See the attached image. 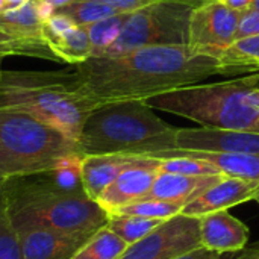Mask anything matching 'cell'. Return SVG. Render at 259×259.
Instances as JSON below:
<instances>
[{
    "label": "cell",
    "instance_id": "1",
    "mask_svg": "<svg viewBox=\"0 0 259 259\" xmlns=\"http://www.w3.org/2000/svg\"><path fill=\"white\" fill-rule=\"evenodd\" d=\"M222 74L219 59L187 46H152L117 56H91L76 65V87L99 105L150 97Z\"/></svg>",
    "mask_w": 259,
    "mask_h": 259
},
{
    "label": "cell",
    "instance_id": "2",
    "mask_svg": "<svg viewBox=\"0 0 259 259\" xmlns=\"http://www.w3.org/2000/svg\"><path fill=\"white\" fill-rule=\"evenodd\" d=\"M178 129L158 117L146 100L108 102L90 114L77 144L82 155L155 156L176 149Z\"/></svg>",
    "mask_w": 259,
    "mask_h": 259
},
{
    "label": "cell",
    "instance_id": "3",
    "mask_svg": "<svg viewBox=\"0 0 259 259\" xmlns=\"http://www.w3.org/2000/svg\"><path fill=\"white\" fill-rule=\"evenodd\" d=\"M12 219L30 220L74 240H88L106 226L109 214L85 193L56 188L46 171L0 182Z\"/></svg>",
    "mask_w": 259,
    "mask_h": 259
},
{
    "label": "cell",
    "instance_id": "4",
    "mask_svg": "<svg viewBox=\"0 0 259 259\" xmlns=\"http://www.w3.org/2000/svg\"><path fill=\"white\" fill-rule=\"evenodd\" d=\"M97 102L82 94L67 71H5L0 74V108H17L53 126L74 141Z\"/></svg>",
    "mask_w": 259,
    "mask_h": 259
},
{
    "label": "cell",
    "instance_id": "5",
    "mask_svg": "<svg viewBox=\"0 0 259 259\" xmlns=\"http://www.w3.org/2000/svg\"><path fill=\"white\" fill-rule=\"evenodd\" d=\"M259 74L217 83H196L147 99L158 111L175 114L202 127L259 134V106L249 99Z\"/></svg>",
    "mask_w": 259,
    "mask_h": 259
},
{
    "label": "cell",
    "instance_id": "6",
    "mask_svg": "<svg viewBox=\"0 0 259 259\" xmlns=\"http://www.w3.org/2000/svg\"><path fill=\"white\" fill-rule=\"evenodd\" d=\"M76 153L77 141L61 131L26 111L0 108V182L49 171Z\"/></svg>",
    "mask_w": 259,
    "mask_h": 259
},
{
    "label": "cell",
    "instance_id": "7",
    "mask_svg": "<svg viewBox=\"0 0 259 259\" xmlns=\"http://www.w3.org/2000/svg\"><path fill=\"white\" fill-rule=\"evenodd\" d=\"M191 11V6L175 0H155L127 14L117 41L102 56L152 46H187Z\"/></svg>",
    "mask_w": 259,
    "mask_h": 259
},
{
    "label": "cell",
    "instance_id": "8",
    "mask_svg": "<svg viewBox=\"0 0 259 259\" xmlns=\"http://www.w3.org/2000/svg\"><path fill=\"white\" fill-rule=\"evenodd\" d=\"M240 12L220 0H212L191 11L187 47L194 55L219 59L235 41Z\"/></svg>",
    "mask_w": 259,
    "mask_h": 259
},
{
    "label": "cell",
    "instance_id": "9",
    "mask_svg": "<svg viewBox=\"0 0 259 259\" xmlns=\"http://www.w3.org/2000/svg\"><path fill=\"white\" fill-rule=\"evenodd\" d=\"M199 247H202L200 220L178 214L127 246L118 259H176Z\"/></svg>",
    "mask_w": 259,
    "mask_h": 259
},
{
    "label": "cell",
    "instance_id": "10",
    "mask_svg": "<svg viewBox=\"0 0 259 259\" xmlns=\"http://www.w3.org/2000/svg\"><path fill=\"white\" fill-rule=\"evenodd\" d=\"M158 173L159 159L141 156L117 176V179L100 194L97 203L108 214H112L126 205L143 200L150 193Z\"/></svg>",
    "mask_w": 259,
    "mask_h": 259
},
{
    "label": "cell",
    "instance_id": "11",
    "mask_svg": "<svg viewBox=\"0 0 259 259\" xmlns=\"http://www.w3.org/2000/svg\"><path fill=\"white\" fill-rule=\"evenodd\" d=\"M176 149L259 155V134L211 127L178 129Z\"/></svg>",
    "mask_w": 259,
    "mask_h": 259
},
{
    "label": "cell",
    "instance_id": "12",
    "mask_svg": "<svg viewBox=\"0 0 259 259\" xmlns=\"http://www.w3.org/2000/svg\"><path fill=\"white\" fill-rule=\"evenodd\" d=\"M23 259H71L87 241L74 240L24 219H12Z\"/></svg>",
    "mask_w": 259,
    "mask_h": 259
},
{
    "label": "cell",
    "instance_id": "13",
    "mask_svg": "<svg viewBox=\"0 0 259 259\" xmlns=\"http://www.w3.org/2000/svg\"><path fill=\"white\" fill-rule=\"evenodd\" d=\"M259 191V182L240 178L223 176L199 197L184 206L181 214L188 217H203L215 211H225L232 206L253 200Z\"/></svg>",
    "mask_w": 259,
    "mask_h": 259
},
{
    "label": "cell",
    "instance_id": "14",
    "mask_svg": "<svg viewBox=\"0 0 259 259\" xmlns=\"http://www.w3.org/2000/svg\"><path fill=\"white\" fill-rule=\"evenodd\" d=\"M200 220V244L205 249L226 253L241 252L249 241L247 226L225 211H215L199 217Z\"/></svg>",
    "mask_w": 259,
    "mask_h": 259
},
{
    "label": "cell",
    "instance_id": "15",
    "mask_svg": "<svg viewBox=\"0 0 259 259\" xmlns=\"http://www.w3.org/2000/svg\"><path fill=\"white\" fill-rule=\"evenodd\" d=\"M141 156L137 155H85L82 159V184L85 194L96 200L117 179V176L137 162Z\"/></svg>",
    "mask_w": 259,
    "mask_h": 259
},
{
    "label": "cell",
    "instance_id": "16",
    "mask_svg": "<svg viewBox=\"0 0 259 259\" xmlns=\"http://www.w3.org/2000/svg\"><path fill=\"white\" fill-rule=\"evenodd\" d=\"M223 176L225 175L185 176L159 171L146 199H156L185 206L196 197H199L211 185H214L217 181H220Z\"/></svg>",
    "mask_w": 259,
    "mask_h": 259
},
{
    "label": "cell",
    "instance_id": "17",
    "mask_svg": "<svg viewBox=\"0 0 259 259\" xmlns=\"http://www.w3.org/2000/svg\"><path fill=\"white\" fill-rule=\"evenodd\" d=\"M44 20L36 11L35 0H29L23 6L8 8L0 12V30L14 39L46 42L42 38Z\"/></svg>",
    "mask_w": 259,
    "mask_h": 259
},
{
    "label": "cell",
    "instance_id": "18",
    "mask_svg": "<svg viewBox=\"0 0 259 259\" xmlns=\"http://www.w3.org/2000/svg\"><path fill=\"white\" fill-rule=\"evenodd\" d=\"M178 150L214 164L225 176L259 182V155L202 152V150H184V149H178Z\"/></svg>",
    "mask_w": 259,
    "mask_h": 259
},
{
    "label": "cell",
    "instance_id": "19",
    "mask_svg": "<svg viewBox=\"0 0 259 259\" xmlns=\"http://www.w3.org/2000/svg\"><path fill=\"white\" fill-rule=\"evenodd\" d=\"M59 62L82 64L93 56V47L87 26L74 24L58 38L47 42Z\"/></svg>",
    "mask_w": 259,
    "mask_h": 259
},
{
    "label": "cell",
    "instance_id": "20",
    "mask_svg": "<svg viewBox=\"0 0 259 259\" xmlns=\"http://www.w3.org/2000/svg\"><path fill=\"white\" fill-rule=\"evenodd\" d=\"M222 74L259 71V35L235 39L219 58Z\"/></svg>",
    "mask_w": 259,
    "mask_h": 259
},
{
    "label": "cell",
    "instance_id": "21",
    "mask_svg": "<svg viewBox=\"0 0 259 259\" xmlns=\"http://www.w3.org/2000/svg\"><path fill=\"white\" fill-rule=\"evenodd\" d=\"M127 244L106 226L91 235L71 256V259H118Z\"/></svg>",
    "mask_w": 259,
    "mask_h": 259
},
{
    "label": "cell",
    "instance_id": "22",
    "mask_svg": "<svg viewBox=\"0 0 259 259\" xmlns=\"http://www.w3.org/2000/svg\"><path fill=\"white\" fill-rule=\"evenodd\" d=\"M56 12L67 15L79 26H90L109 15L118 14L117 9H114L103 0H71L56 8Z\"/></svg>",
    "mask_w": 259,
    "mask_h": 259
},
{
    "label": "cell",
    "instance_id": "23",
    "mask_svg": "<svg viewBox=\"0 0 259 259\" xmlns=\"http://www.w3.org/2000/svg\"><path fill=\"white\" fill-rule=\"evenodd\" d=\"M161 223L162 220H152L126 214H109L106 228L118 235L127 246H131L146 237Z\"/></svg>",
    "mask_w": 259,
    "mask_h": 259
},
{
    "label": "cell",
    "instance_id": "24",
    "mask_svg": "<svg viewBox=\"0 0 259 259\" xmlns=\"http://www.w3.org/2000/svg\"><path fill=\"white\" fill-rule=\"evenodd\" d=\"M126 17H127L126 12H118V14L109 15L97 23L87 26L91 47H93V56L105 55V52L117 41L123 29Z\"/></svg>",
    "mask_w": 259,
    "mask_h": 259
},
{
    "label": "cell",
    "instance_id": "25",
    "mask_svg": "<svg viewBox=\"0 0 259 259\" xmlns=\"http://www.w3.org/2000/svg\"><path fill=\"white\" fill-rule=\"evenodd\" d=\"M184 206L164 202V200H156V199H143L138 202H134L131 205H126L120 209H117L112 214H126V215H137V217H144V219H152V220H168L178 214Z\"/></svg>",
    "mask_w": 259,
    "mask_h": 259
},
{
    "label": "cell",
    "instance_id": "26",
    "mask_svg": "<svg viewBox=\"0 0 259 259\" xmlns=\"http://www.w3.org/2000/svg\"><path fill=\"white\" fill-rule=\"evenodd\" d=\"M0 259H23L17 229L9 214L6 196L0 187Z\"/></svg>",
    "mask_w": 259,
    "mask_h": 259
},
{
    "label": "cell",
    "instance_id": "27",
    "mask_svg": "<svg viewBox=\"0 0 259 259\" xmlns=\"http://www.w3.org/2000/svg\"><path fill=\"white\" fill-rule=\"evenodd\" d=\"M0 53L11 56V55H24V56H35L42 58L47 61L59 62L52 49L47 42H30V41H18L12 36L3 33L0 30Z\"/></svg>",
    "mask_w": 259,
    "mask_h": 259
},
{
    "label": "cell",
    "instance_id": "28",
    "mask_svg": "<svg viewBox=\"0 0 259 259\" xmlns=\"http://www.w3.org/2000/svg\"><path fill=\"white\" fill-rule=\"evenodd\" d=\"M259 35V9H249L240 15L235 39Z\"/></svg>",
    "mask_w": 259,
    "mask_h": 259
},
{
    "label": "cell",
    "instance_id": "29",
    "mask_svg": "<svg viewBox=\"0 0 259 259\" xmlns=\"http://www.w3.org/2000/svg\"><path fill=\"white\" fill-rule=\"evenodd\" d=\"M105 3H108L109 6H112L114 9H117L118 12H126L131 14L134 11H138L150 3H153L155 0H103Z\"/></svg>",
    "mask_w": 259,
    "mask_h": 259
},
{
    "label": "cell",
    "instance_id": "30",
    "mask_svg": "<svg viewBox=\"0 0 259 259\" xmlns=\"http://www.w3.org/2000/svg\"><path fill=\"white\" fill-rule=\"evenodd\" d=\"M176 259H222V253L205 249V247H199V249L191 250V252H188V253Z\"/></svg>",
    "mask_w": 259,
    "mask_h": 259
},
{
    "label": "cell",
    "instance_id": "31",
    "mask_svg": "<svg viewBox=\"0 0 259 259\" xmlns=\"http://www.w3.org/2000/svg\"><path fill=\"white\" fill-rule=\"evenodd\" d=\"M220 2H222L223 5H226L228 8H231V9L240 12V14L249 11V9L252 8V3H253V0H220Z\"/></svg>",
    "mask_w": 259,
    "mask_h": 259
},
{
    "label": "cell",
    "instance_id": "32",
    "mask_svg": "<svg viewBox=\"0 0 259 259\" xmlns=\"http://www.w3.org/2000/svg\"><path fill=\"white\" fill-rule=\"evenodd\" d=\"M237 259H259V241L247 249L244 247V252Z\"/></svg>",
    "mask_w": 259,
    "mask_h": 259
},
{
    "label": "cell",
    "instance_id": "33",
    "mask_svg": "<svg viewBox=\"0 0 259 259\" xmlns=\"http://www.w3.org/2000/svg\"><path fill=\"white\" fill-rule=\"evenodd\" d=\"M175 2H179V3L188 5V6H191V8L194 9V8H197V6H202V5L209 3V2H212V0H175Z\"/></svg>",
    "mask_w": 259,
    "mask_h": 259
},
{
    "label": "cell",
    "instance_id": "34",
    "mask_svg": "<svg viewBox=\"0 0 259 259\" xmlns=\"http://www.w3.org/2000/svg\"><path fill=\"white\" fill-rule=\"evenodd\" d=\"M6 2V9L8 8H18V6H23L24 3H27L29 0H5Z\"/></svg>",
    "mask_w": 259,
    "mask_h": 259
},
{
    "label": "cell",
    "instance_id": "35",
    "mask_svg": "<svg viewBox=\"0 0 259 259\" xmlns=\"http://www.w3.org/2000/svg\"><path fill=\"white\" fill-rule=\"evenodd\" d=\"M50 3H53L56 8H59V6H62V5H65V3H68V2H71V0H49Z\"/></svg>",
    "mask_w": 259,
    "mask_h": 259
},
{
    "label": "cell",
    "instance_id": "36",
    "mask_svg": "<svg viewBox=\"0 0 259 259\" xmlns=\"http://www.w3.org/2000/svg\"><path fill=\"white\" fill-rule=\"evenodd\" d=\"M6 9V2L5 0H0V12H3Z\"/></svg>",
    "mask_w": 259,
    "mask_h": 259
},
{
    "label": "cell",
    "instance_id": "37",
    "mask_svg": "<svg viewBox=\"0 0 259 259\" xmlns=\"http://www.w3.org/2000/svg\"><path fill=\"white\" fill-rule=\"evenodd\" d=\"M250 9H259V0H253L252 3V8Z\"/></svg>",
    "mask_w": 259,
    "mask_h": 259
},
{
    "label": "cell",
    "instance_id": "38",
    "mask_svg": "<svg viewBox=\"0 0 259 259\" xmlns=\"http://www.w3.org/2000/svg\"><path fill=\"white\" fill-rule=\"evenodd\" d=\"M253 200H256V202H258V203H259V191H258V194L255 196V199H253Z\"/></svg>",
    "mask_w": 259,
    "mask_h": 259
},
{
    "label": "cell",
    "instance_id": "39",
    "mask_svg": "<svg viewBox=\"0 0 259 259\" xmlns=\"http://www.w3.org/2000/svg\"><path fill=\"white\" fill-rule=\"evenodd\" d=\"M0 67H2V64H0ZM0 74H2V68H0Z\"/></svg>",
    "mask_w": 259,
    "mask_h": 259
}]
</instances>
